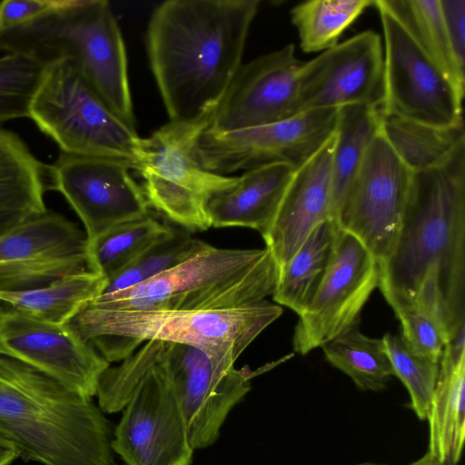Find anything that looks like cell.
<instances>
[{
	"label": "cell",
	"mask_w": 465,
	"mask_h": 465,
	"mask_svg": "<svg viewBox=\"0 0 465 465\" xmlns=\"http://www.w3.org/2000/svg\"><path fill=\"white\" fill-rule=\"evenodd\" d=\"M382 340L394 376L401 381L410 394L411 410L420 420H426L440 362L412 351L401 335L388 332Z\"/></svg>",
	"instance_id": "obj_34"
},
{
	"label": "cell",
	"mask_w": 465,
	"mask_h": 465,
	"mask_svg": "<svg viewBox=\"0 0 465 465\" xmlns=\"http://www.w3.org/2000/svg\"><path fill=\"white\" fill-rule=\"evenodd\" d=\"M29 117L62 153L137 162L142 140L134 126L97 94L72 59L46 66Z\"/></svg>",
	"instance_id": "obj_7"
},
{
	"label": "cell",
	"mask_w": 465,
	"mask_h": 465,
	"mask_svg": "<svg viewBox=\"0 0 465 465\" xmlns=\"http://www.w3.org/2000/svg\"><path fill=\"white\" fill-rule=\"evenodd\" d=\"M0 50L26 54L45 65L72 59L106 104L134 126L125 46L107 1L69 0L0 31Z\"/></svg>",
	"instance_id": "obj_5"
},
{
	"label": "cell",
	"mask_w": 465,
	"mask_h": 465,
	"mask_svg": "<svg viewBox=\"0 0 465 465\" xmlns=\"http://www.w3.org/2000/svg\"><path fill=\"white\" fill-rule=\"evenodd\" d=\"M212 116L195 122H173L143 138L134 170L143 180L149 207L187 232L211 225L208 204L232 188L238 177L205 169L196 156V144Z\"/></svg>",
	"instance_id": "obj_8"
},
{
	"label": "cell",
	"mask_w": 465,
	"mask_h": 465,
	"mask_svg": "<svg viewBox=\"0 0 465 465\" xmlns=\"http://www.w3.org/2000/svg\"><path fill=\"white\" fill-rule=\"evenodd\" d=\"M383 38L381 114L435 125L463 123L461 91L384 5L374 0Z\"/></svg>",
	"instance_id": "obj_10"
},
{
	"label": "cell",
	"mask_w": 465,
	"mask_h": 465,
	"mask_svg": "<svg viewBox=\"0 0 465 465\" xmlns=\"http://www.w3.org/2000/svg\"><path fill=\"white\" fill-rule=\"evenodd\" d=\"M426 420L427 451L439 465H459L465 440V328L444 346Z\"/></svg>",
	"instance_id": "obj_22"
},
{
	"label": "cell",
	"mask_w": 465,
	"mask_h": 465,
	"mask_svg": "<svg viewBox=\"0 0 465 465\" xmlns=\"http://www.w3.org/2000/svg\"><path fill=\"white\" fill-rule=\"evenodd\" d=\"M18 458L15 447L0 438V465H11Z\"/></svg>",
	"instance_id": "obj_37"
},
{
	"label": "cell",
	"mask_w": 465,
	"mask_h": 465,
	"mask_svg": "<svg viewBox=\"0 0 465 465\" xmlns=\"http://www.w3.org/2000/svg\"><path fill=\"white\" fill-rule=\"evenodd\" d=\"M374 0H312L291 10L304 53L323 52L338 44L342 33Z\"/></svg>",
	"instance_id": "obj_31"
},
{
	"label": "cell",
	"mask_w": 465,
	"mask_h": 465,
	"mask_svg": "<svg viewBox=\"0 0 465 465\" xmlns=\"http://www.w3.org/2000/svg\"><path fill=\"white\" fill-rule=\"evenodd\" d=\"M380 133L411 172L444 163L465 144L463 123L440 127L381 114Z\"/></svg>",
	"instance_id": "obj_28"
},
{
	"label": "cell",
	"mask_w": 465,
	"mask_h": 465,
	"mask_svg": "<svg viewBox=\"0 0 465 465\" xmlns=\"http://www.w3.org/2000/svg\"><path fill=\"white\" fill-rule=\"evenodd\" d=\"M0 438L42 465H116L113 434L91 399L0 354Z\"/></svg>",
	"instance_id": "obj_3"
},
{
	"label": "cell",
	"mask_w": 465,
	"mask_h": 465,
	"mask_svg": "<svg viewBox=\"0 0 465 465\" xmlns=\"http://www.w3.org/2000/svg\"><path fill=\"white\" fill-rule=\"evenodd\" d=\"M354 465H384V464L376 463V462H362V463H358V464H354Z\"/></svg>",
	"instance_id": "obj_39"
},
{
	"label": "cell",
	"mask_w": 465,
	"mask_h": 465,
	"mask_svg": "<svg viewBox=\"0 0 465 465\" xmlns=\"http://www.w3.org/2000/svg\"><path fill=\"white\" fill-rule=\"evenodd\" d=\"M161 341L138 348L142 374L115 427L112 449L127 465H191L185 420L159 361Z\"/></svg>",
	"instance_id": "obj_9"
},
{
	"label": "cell",
	"mask_w": 465,
	"mask_h": 465,
	"mask_svg": "<svg viewBox=\"0 0 465 465\" xmlns=\"http://www.w3.org/2000/svg\"><path fill=\"white\" fill-rule=\"evenodd\" d=\"M106 284L104 276L86 270L39 288L0 292V302L35 319L65 324L101 295Z\"/></svg>",
	"instance_id": "obj_26"
},
{
	"label": "cell",
	"mask_w": 465,
	"mask_h": 465,
	"mask_svg": "<svg viewBox=\"0 0 465 465\" xmlns=\"http://www.w3.org/2000/svg\"><path fill=\"white\" fill-rule=\"evenodd\" d=\"M283 312L263 300L223 310H116L87 304L69 323L108 361H121L151 341L187 344L235 363Z\"/></svg>",
	"instance_id": "obj_4"
},
{
	"label": "cell",
	"mask_w": 465,
	"mask_h": 465,
	"mask_svg": "<svg viewBox=\"0 0 465 465\" xmlns=\"http://www.w3.org/2000/svg\"><path fill=\"white\" fill-rule=\"evenodd\" d=\"M292 355L252 371L236 369L194 346L161 341L159 361L180 405L193 449L213 445L230 411L250 391L252 379Z\"/></svg>",
	"instance_id": "obj_11"
},
{
	"label": "cell",
	"mask_w": 465,
	"mask_h": 465,
	"mask_svg": "<svg viewBox=\"0 0 465 465\" xmlns=\"http://www.w3.org/2000/svg\"><path fill=\"white\" fill-rule=\"evenodd\" d=\"M383 3L464 92L465 0H383Z\"/></svg>",
	"instance_id": "obj_21"
},
{
	"label": "cell",
	"mask_w": 465,
	"mask_h": 465,
	"mask_svg": "<svg viewBox=\"0 0 465 465\" xmlns=\"http://www.w3.org/2000/svg\"><path fill=\"white\" fill-rule=\"evenodd\" d=\"M173 230L149 214L121 223L87 243L88 270L108 281Z\"/></svg>",
	"instance_id": "obj_30"
},
{
	"label": "cell",
	"mask_w": 465,
	"mask_h": 465,
	"mask_svg": "<svg viewBox=\"0 0 465 465\" xmlns=\"http://www.w3.org/2000/svg\"><path fill=\"white\" fill-rule=\"evenodd\" d=\"M378 285L375 258L355 236L340 229L325 276L299 315L294 351L305 355L359 322L361 311Z\"/></svg>",
	"instance_id": "obj_16"
},
{
	"label": "cell",
	"mask_w": 465,
	"mask_h": 465,
	"mask_svg": "<svg viewBox=\"0 0 465 465\" xmlns=\"http://www.w3.org/2000/svg\"><path fill=\"white\" fill-rule=\"evenodd\" d=\"M69 0H5L0 3V31L31 21L65 5Z\"/></svg>",
	"instance_id": "obj_36"
},
{
	"label": "cell",
	"mask_w": 465,
	"mask_h": 465,
	"mask_svg": "<svg viewBox=\"0 0 465 465\" xmlns=\"http://www.w3.org/2000/svg\"><path fill=\"white\" fill-rule=\"evenodd\" d=\"M0 354L48 375L67 390L92 399L110 367L70 323L27 316L0 302Z\"/></svg>",
	"instance_id": "obj_15"
},
{
	"label": "cell",
	"mask_w": 465,
	"mask_h": 465,
	"mask_svg": "<svg viewBox=\"0 0 465 465\" xmlns=\"http://www.w3.org/2000/svg\"><path fill=\"white\" fill-rule=\"evenodd\" d=\"M49 166L15 133L0 129V237L45 213Z\"/></svg>",
	"instance_id": "obj_24"
},
{
	"label": "cell",
	"mask_w": 465,
	"mask_h": 465,
	"mask_svg": "<svg viewBox=\"0 0 465 465\" xmlns=\"http://www.w3.org/2000/svg\"><path fill=\"white\" fill-rule=\"evenodd\" d=\"M209 243L189 232L173 230L128 267L107 281L102 294L114 293L151 280L193 257Z\"/></svg>",
	"instance_id": "obj_32"
},
{
	"label": "cell",
	"mask_w": 465,
	"mask_h": 465,
	"mask_svg": "<svg viewBox=\"0 0 465 465\" xmlns=\"http://www.w3.org/2000/svg\"><path fill=\"white\" fill-rule=\"evenodd\" d=\"M353 324L322 346L324 356L333 367L349 376L364 391H380L394 376L382 338L361 333Z\"/></svg>",
	"instance_id": "obj_29"
},
{
	"label": "cell",
	"mask_w": 465,
	"mask_h": 465,
	"mask_svg": "<svg viewBox=\"0 0 465 465\" xmlns=\"http://www.w3.org/2000/svg\"><path fill=\"white\" fill-rule=\"evenodd\" d=\"M258 0H168L153 12L146 46L170 121L212 116L242 58Z\"/></svg>",
	"instance_id": "obj_2"
},
{
	"label": "cell",
	"mask_w": 465,
	"mask_h": 465,
	"mask_svg": "<svg viewBox=\"0 0 465 465\" xmlns=\"http://www.w3.org/2000/svg\"><path fill=\"white\" fill-rule=\"evenodd\" d=\"M378 107L347 105L339 109L331 155L330 220L334 223L380 129Z\"/></svg>",
	"instance_id": "obj_25"
},
{
	"label": "cell",
	"mask_w": 465,
	"mask_h": 465,
	"mask_svg": "<svg viewBox=\"0 0 465 465\" xmlns=\"http://www.w3.org/2000/svg\"><path fill=\"white\" fill-rule=\"evenodd\" d=\"M46 66L20 53L0 57V123L29 117Z\"/></svg>",
	"instance_id": "obj_33"
},
{
	"label": "cell",
	"mask_w": 465,
	"mask_h": 465,
	"mask_svg": "<svg viewBox=\"0 0 465 465\" xmlns=\"http://www.w3.org/2000/svg\"><path fill=\"white\" fill-rule=\"evenodd\" d=\"M401 322V338L415 353L440 360L448 338L440 322L429 313L407 306L392 309Z\"/></svg>",
	"instance_id": "obj_35"
},
{
	"label": "cell",
	"mask_w": 465,
	"mask_h": 465,
	"mask_svg": "<svg viewBox=\"0 0 465 465\" xmlns=\"http://www.w3.org/2000/svg\"><path fill=\"white\" fill-rule=\"evenodd\" d=\"M378 265V287L392 309L429 313L448 341L465 327V144L412 172L396 242Z\"/></svg>",
	"instance_id": "obj_1"
},
{
	"label": "cell",
	"mask_w": 465,
	"mask_h": 465,
	"mask_svg": "<svg viewBox=\"0 0 465 465\" xmlns=\"http://www.w3.org/2000/svg\"><path fill=\"white\" fill-rule=\"evenodd\" d=\"M298 84L301 112L347 105L380 108L383 94L380 35L361 32L302 62Z\"/></svg>",
	"instance_id": "obj_18"
},
{
	"label": "cell",
	"mask_w": 465,
	"mask_h": 465,
	"mask_svg": "<svg viewBox=\"0 0 465 465\" xmlns=\"http://www.w3.org/2000/svg\"><path fill=\"white\" fill-rule=\"evenodd\" d=\"M294 168L270 163L246 170L208 204L212 227H246L263 233L272 222Z\"/></svg>",
	"instance_id": "obj_23"
},
{
	"label": "cell",
	"mask_w": 465,
	"mask_h": 465,
	"mask_svg": "<svg viewBox=\"0 0 465 465\" xmlns=\"http://www.w3.org/2000/svg\"><path fill=\"white\" fill-rule=\"evenodd\" d=\"M334 133L294 170L277 213L262 233L279 272L313 229L330 220Z\"/></svg>",
	"instance_id": "obj_20"
},
{
	"label": "cell",
	"mask_w": 465,
	"mask_h": 465,
	"mask_svg": "<svg viewBox=\"0 0 465 465\" xmlns=\"http://www.w3.org/2000/svg\"><path fill=\"white\" fill-rule=\"evenodd\" d=\"M278 272L270 251L208 244L169 271L89 302L116 310H223L272 295Z\"/></svg>",
	"instance_id": "obj_6"
},
{
	"label": "cell",
	"mask_w": 465,
	"mask_h": 465,
	"mask_svg": "<svg viewBox=\"0 0 465 465\" xmlns=\"http://www.w3.org/2000/svg\"><path fill=\"white\" fill-rule=\"evenodd\" d=\"M130 163L60 153L49 166V186L68 202L84 226L87 243L114 227L148 215L143 188Z\"/></svg>",
	"instance_id": "obj_13"
},
{
	"label": "cell",
	"mask_w": 465,
	"mask_h": 465,
	"mask_svg": "<svg viewBox=\"0 0 465 465\" xmlns=\"http://www.w3.org/2000/svg\"><path fill=\"white\" fill-rule=\"evenodd\" d=\"M411 173L379 129L335 222L355 236L378 264L396 242Z\"/></svg>",
	"instance_id": "obj_14"
},
{
	"label": "cell",
	"mask_w": 465,
	"mask_h": 465,
	"mask_svg": "<svg viewBox=\"0 0 465 465\" xmlns=\"http://www.w3.org/2000/svg\"><path fill=\"white\" fill-rule=\"evenodd\" d=\"M302 61L292 44L242 65L213 112L207 131L226 133L282 121L301 113Z\"/></svg>",
	"instance_id": "obj_19"
},
{
	"label": "cell",
	"mask_w": 465,
	"mask_h": 465,
	"mask_svg": "<svg viewBox=\"0 0 465 465\" xmlns=\"http://www.w3.org/2000/svg\"><path fill=\"white\" fill-rule=\"evenodd\" d=\"M340 228L328 220L310 233L278 272L272 298L275 303L303 312L316 294L331 261Z\"/></svg>",
	"instance_id": "obj_27"
},
{
	"label": "cell",
	"mask_w": 465,
	"mask_h": 465,
	"mask_svg": "<svg viewBox=\"0 0 465 465\" xmlns=\"http://www.w3.org/2000/svg\"><path fill=\"white\" fill-rule=\"evenodd\" d=\"M87 261L84 232L46 211L0 237V292L45 286L88 270Z\"/></svg>",
	"instance_id": "obj_17"
},
{
	"label": "cell",
	"mask_w": 465,
	"mask_h": 465,
	"mask_svg": "<svg viewBox=\"0 0 465 465\" xmlns=\"http://www.w3.org/2000/svg\"><path fill=\"white\" fill-rule=\"evenodd\" d=\"M338 111H303L276 123L226 133L205 130L198 139L196 156L205 169L220 174L270 163L296 169L332 135Z\"/></svg>",
	"instance_id": "obj_12"
},
{
	"label": "cell",
	"mask_w": 465,
	"mask_h": 465,
	"mask_svg": "<svg viewBox=\"0 0 465 465\" xmlns=\"http://www.w3.org/2000/svg\"><path fill=\"white\" fill-rule=\"evenodd\" d=\"M407 465H439L436 460L426 451L418 460L407 464Z\"/></svg>",
	"instance_id": "obj_38"
}]
</instances>
